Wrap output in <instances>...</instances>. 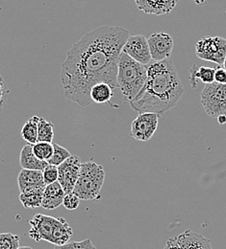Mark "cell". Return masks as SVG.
Wrapping results in <instances>:
<instances>
[{
	"label": "cell",
	"instance_id": "obj_24",
	"mask_svg": "<svg viewBox=\"0 0 226 249\" xmlns=\"http://www.w3.org/2000/svg\"><path fill=\"white\" fill-rule=\"evenodd\" d=\"M20 237L13 233L0 234V249H19Z\"/></svg>",
	"mask_w": 226,
	"mask_h": 249
},
{
	"label": "cell",
	"instance_id": "obj_17",
	"mask_svg": "<svg viewBox=\"0 0 226 249\" xmlns=\"http://www.w3.org/2000/svg\"><path fill=\"white\" fill-rule=\"evenodd\" d=\"M216 68L208 66H197L194 64L190 70V83L193 88L197 86V79H200L202 83L209 85L215 83Z\"/></svg>",
	"mask_w": 226,
	"mask_h": 249
},
{
	"label": "cell",
	"instance_id": "obj_10",
	"mask_svg": "<svg viewBox=\"0 0 226 249\" xmlns=\"http://www.w3.org/2000/svg\"><path fill=\"white\" fill-rule=\"evenodd\" d=\"M123 52L127 54L134 61L144 65L150 64L152 60L147 38L142 35L129 36L123 48Z\"/></svg>",
	"mask_w": 226,
	"mask_h": 249
},
{
	"label": "cell",
	"instance_id": "obj_25",
	"mask_svg": "<svg viewBox=\"0 0 226 249\" xmlns=\"http://www.w3.org/2000/svg\"><path fill=\"white\" fill-rule=\"evenodd\" d=\"M54 249H97L91 239H85L81 242H69L63 246L55 247Z\"/></svg>",
	"mask_w": 226,
	"mask_h": 249
},
{
	"label": "cell",
	"instance_id": "obj_15",
	"mask_svg": "<svg viewBox=\"0 0 226 249\" xmlns=\"http://www.w3.org/2000/svg\"><path fill=\"white\" fill-rule=\"evenodd\" d=\"M18 185L21 193L36 187L46 186L41 171L25 169H22L18 177Z\"/></svg>",
	"mask_w": 226,
	"mask_h": 249
},
{
	"label": "cell",
	"instance_id": "obj_33",
	"mask_svg": "<svg viewBox=\"0 0 226 249\" xmlns=\"http://www.w3.org/2000/svg\"><path fill=\"white\" fill-rule=\"evenodd\" d=\"M19 249H33L31 247H20Z\"/></svg>",
	"mask_w": 226,
	"mask_h": 249
},
{
	"label": "cell",
	"instance_id": "obj_22",
	"mask_svg": "<svg viewBox=\"0 0 226 249\" xmlns=\"http://www.w3.org/2000/svg\"><path fill=\"white\" fill-rule=\"evenodd\" d=\"M34 155L41 161H48L53 156L54 147L53 143L48 142H37L32 145Z\"/></svg>",
	"mask_w": 226,
	"mask_h": 249
},
{
	"label": "cell",
	"instance_id": "obj_9",
	"mask_svg": "<svg viewBox=\"0 0 226 249\" xmlns=\"http://www.w3.org/2000/svg\"><path fill=\"white\" fill-rule=\"evenodd\" d=\"M81 164L78 156H71L58 166V182L64 189L65 194L73 192L79 177Z\"/></svg>",
	"mask_w": 226,
	"mask_h": 249
},
{
	"label": "cell",
	"instance_id": "obj_13",
	"mask_svg": "<svg viewBox=\"0 0 226 249\" xmlns=\"http://www.w3.org/2000/svg\"><path fill=\"white\" fill-rule=\"evenodd\" d=\"M176 240L181 249H213L209 239L190 229L178 235Z\"/></svg>",
	"mask_w": 226,
	"mask_h": 249
},
{
	"label": "cell",
	"instance_id": "obj_21",
	"mask_svg": "<svg viewBox=\"0 0 226 249\" xmlns=\"http://www.w3.org/2000/svg\"><path fill=\"white\" fill-rule=\"evenodd\" d=\"M54 138V124L46 119L40 117L38 124V142L52 143Z\"/></svg>",
	"mask_w": 226,
	"mask_h": 249
},
{
	"label": "cell",
	"instance_id": "obj_20",
	"mask_svg": "<svg viewBox=\"0 0 226 249\" xmlns=\"http://www.w3.org/2000/svg\"><path fill=\"white\" fill-rule=\"evenodd\" d=\"M40 121L39 116H32L23 124L21 134V137L30 145L38 142V124Z\"/></svg>",
	"mask_w": 226,
	"mask_h": 249
},
{
	"label": "cell",
	"instance_id": "obj_26",
	"mask_svg": "<svg viewBox=\"0 0 226 249\" xmlns=\"http://www.w3.org/2000/svg\"><path fill=\"white\" fill-rule=\"evenodd\" d=\"M42 176L45 185L58 181V167L48 164L42 171Z\"/></svg>",
	"mask_w": 226,
	"mask_h": 249
},
{
	"label": "cell",
	"instance_id": "obj_34",
	"mask_svg": "<svg viewBox=\"0 0 226 249\" xmlns=\"http://www.w3.org/2000/svg\"><path fill=\"white\" fill-rule=\"evenodd\" d=\"M224 66H225V68L226 69V61H225V63H224Z\"/></svg>",
	"mask_w": 226,
	"mask_h": 249
},
{
	"label": "cell",
	"instance_id": "obj_14",
	"mask_svg": "<svg viewBox=\"0 0 226 249\" xmlns=\"http://www.w3.org/2000/svg\"><path fill=\"white\" fill-rule=\"evenodd\" d=\"M65 193L61 184L56 181L44 188L41 207L45 210H54L63 204Z\"/></svg>",
	"mask_w": 226,
	"mask_h": 249
},
{
	"label": "cell",
	"instance_id": "obj_2",
	"mask_svg": "<svg viewBox=\"0 0 226 249\" xmlns=\"http://www.w3.org/2000/svg\"><path fill=\"white\" fill-rule=\"evenodd\" d=\"M183 93V84L171 60L151 62L145 84L130 106L139 114L149 112L161 116L177 105Z\"/></svg>",
	"mask_w": 226,
	"mask_h": 249
},
{
	"label": "cell",
	"instance_id": "obj_11",
	"mask_svg": "<svg viewBox=\"0 0 226 249\" xmlns=\"http://www.w3.org/2000/svg\"><path fill=\"white\" fill-rule=\"evenodd\" d=\"M147 42L154 62H162L170 57L174 45L170 35L164 32L152 34L147 38Z\"/></svg>",
	"mask_w": 226,
	"mask_h": 249
},
{
	"label": "cell",
	"instance_id": "obj_6",
	"mask_svg": "<svg viewBox=\"0 0 226 249\" xmlns=\"http://www.w3.org/2000/svg\"><path fill=\"white\" fill-rule=\"evenodd\" d=\"M201 105L210 117L226 115V85H206L200 94Z\"/></svg>",
	"mask_w": 226,
	"mask_h": 249
},
{
	"label": "cell",
	"instance_id": "obj_5",
	"mask_svg": "<svg viewBox=\"0 0 226 249\" xmlns=\"http://www.w3.org/2000/svg\"><path fill=\"white\" fill-rule=\"evenodd\" d=\"M105 180L103 167L94 161L81 164L79 177L73 189V194L83 200L98 201L101 198V189Z\"/></svg>",
	"mask_w": 226,
	"mask_h": 249
},
{
	"label": "cell",
	"instance_id": "obj_1",
	"mask_svg": "<svg viewBox=\"0 0 226 249\" xmlns=\"http://www.w3.org/2000/svg\"><path fill=\"white\" fill-rule=\"evenodd\" d=\"M129 31L119 26H102L85 34L66 52L60 79L65 96L82 107L93 101L91 89L98 83L118 88L120 55Z\"/></svg>",
	"mask_w": 226,
	"mask_h": 249
},
{
	"label": "cell",
	"instance_id": "obj_12",
	"mask_svg": "<svg viewBox=\"0 0 226 249\" xmlns=\"http://www.w3.org/2000/svg\"><path fill=\"white\" fill-rule=\"evenodd\" d=\"M178 0H135L137 8L153 16H162L169 14L175 8Z\"/></svg>",
	"mask_w": 226,
	"mask_h": 249
},
{
	"label": "cell",
	"instance_id": "obj_31",
	"mask_svg": "<svg viewBox=\"0 0 226 249\" xmlns=\"http://www.w3.org/2000/svg\"><path fill=\"white\" fill-rule=\"evenodd\" d=\"M217 119L220 124H224L226 123V115H220L217 117Z\"/></svg>",
	"mask_w": 226,
	"mask_h": 249
},
{
	"label": "cell",
	"instance_id": "obj_29",
	"mask_svg": "<svg viewBox=\"0 0 226 249\" xmlns=\"http://www.w3.org/2000/svg\"><path fill=\"white\" fill-rule=\"evenodd\" d=\"M215 83L226 85V69L224 67H217L215 73Z\"/></svg>",
	"mask_w": 226,
	"mask_h": 249
},
{
	"label": "cell",
	"instance_id": "obj_8",
	"mask_svg": "<svg viewBox=\"0 0 226 249\" xmlns=\"http://www.w3.org/2000/svg\"><path fill=\"white\" fill-rule=\"evenodd\" d=\"M159 115L155 113H140L131 124V136L136 140L149 141L157 130Z\"/></svg>",
	"mask_w": 226,
	"mask_h": 249
},
{
	"label": "cell",
	"instance_id": "obj_18",
	"mask_svg": "<svg viewBox=\"0 0 226 249\" xmlns=\"http://www.w3.org/2000/svg\"><path fill=\"white\" fill-rule=\"evenodd\" d=\"M45 186L36 187L26 190L20 195V200L25 208H38L41 206Z\"/></svg>",
	"mask_w": 226,
	"mask_h": 249
},
{
	"label": "cell",
	"instance_id": "obj_23",
	"mask_svg": "<svg viewBox=\"0 0 226 249\" xmlns=\"http://www.w3.org/2000/svg\"><path fill=\"white\" fill-rule=\"evenodd\" d=\"M53 147H54L53 156H51V158L47 161V163L49 165L58 167L62 163H64L67 158H69L71 155L65 148L56 144V143H53Z\"/></svg>",
	"mask_w": 226,
	"mask_h": 249
},
{
	"label": "cell",
	"instance_id": "obj_4",
	"mask_svg": "<svg viewBox=\"0 0 226 249\" xmlns=\"http://www.w3.org/2000/svg\"><path fill=\"white\" fill-rule=\"evenodd\" d=\"M147 78V65L141 64L123 52L121 53L117 85L125 100L131 102L144 88Z\"/></svg>",
	"mask_w": 226,
	"mask_h": 249
},
{
	"label": "cell",
	"instance_id": "obj_3",
	"mask_svg": "<svg viewBox=\"0 0 226 249\" xmlns=\"http://www.w3.org/2000/svg\"><path fill=\"white\" fill-rule=\"evenodd\" d=\"M29 237L35 242L45 241L50 244L63 246L69 243L73 230L65 218H54L43 214H36L30 220Z\"/></svg>",
	"mask_w": 226,
	"mask_h": 249
},
{
	"label": "cell",
	"instance_id": "obj_30",
	"mask_svg": "<svg viewBox=\"0 0 226 249\" xmlns=\"http://www.w3.org/2000/svg\"><path fill=\"white\" fill-rule=\"evenodd\" d=\"M163 249H181L179 245H178V242L176 240V237H173V238H170L167 240L164 248Z\"/></svg>",
	"mask_w": 226,
	"mask_h": 249
},
{
	"label": "cell",
	"instance_id": "obj_16",
	"mask_svg": "<svg viewBox=\"0 0 226 249\" xmlns=\"http://www.w3.org/2000/svg\"><path fill=\"white\" fill-rule=\"evenodd\" d=\"M20 164L22 169L41 171V172L48 165L46 161H41L34 155L33 146L30 144L25 145L21 149V156H20Z\"/></svg>",
	"mask_w": 226,
	"mask_h": 249
},
{
	"label": "cell",
	"instance_id": "obj_7",
	"mask_svg": "<svg viewBox=\"0 0 226 249\" xmlns=\"http://www.w3.org/2000/svg\"><path fill=\"white\" fill-rule=\"evenodd\" d=\"M195 52L200 60L224 65L226 57V39L222 36H206L195 44Z\"/></svg>",
	"mask_w": 226,
	"mask_h": 249
},
{
	"label": "cell",
	"instance_id": "obj_32",
	"mask_svg": "<svg viewBox=\"0 0 226 249\" xmlns=\"http://www.w3.org/2000/svg\"><path fill=\"white\" fill-rule=\"evenodd\" d=\"M195 4H197V5H201V4H203V3H205L207 0H193Z\"/></svg>",
	"mask_w": 226,
	"mask_h": 249
},
{
	"label": "cell",
	"instance_id": "obj_19",
	"mask_svg": "<svg viewBox=\"0 0 226 249\" xmlns=\"http://www.w3.org/2000/svg\"><path fill=\"white\" fill-rule=\"evenodd\" d=\"M113 88L106 83H98L91 89V99L97 104L111 105V100L114 96Z\"/></svg>",
	"mask_w": 226,
	"mask_h": 249
},
{
	"label": "cell",
	"instance_id": "obj_27",
	"mask_svg": "<svg viewBox=\"0 0 226 249\" xmlns=\"http://www.w3.org/2000/svg\"><path fill=\"white\" fill-rule=\"evenodd\" d=\"M80 204V198L75 196L73 193L70 194H65L64 200H63V205L65 209L67 210H76L79 207Z\"/></svg>",
	"mask_w": 226,
	"mask_h": 249
},
{
	"label": "cell",
	"instance_id": "obj_28",
	"mask_svg": "<svg viewBox=\"0 0 226 249\" xmlns=\"http://www.w3.org/2000/svg\"><path fill=\"white\" fill-rule=\"evenodd\" d=\"M9 93H10V90L7 89L3 78L0 76V112L3 109L4 104L6 102V99H7Z\"/></svg>",
	"mask_w": 226,
	"mask_h": 249
}]
</instances>
